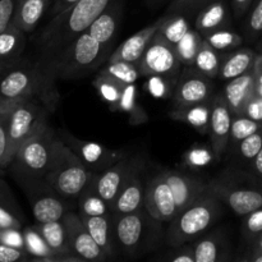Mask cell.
Segmentation results:
<instances>
[{
    "label": "cell",
    "mask_w": 262,
    "mask_h": 262,
    "mask_svg": "<svg viewBox=\"0 0 262 262\" xmlns=\"http://www.w3.org/2000/svg\"><path fill=\"white\" fill-rule=\"evenodd\" d=\"M164 18H165V15L155 20L152 25L147 26L143 30L138 31L137 33L130 36L110 55L109 61H129V63L137 64L140 59L142 58L150 41L152 40L155 33L160 28L161 23L164 22Z\"/></svg>",
    "instance_id": "obj_19"
},
{
    "label": "cell",
    "mask_w": 262,
    "mask_h": 262,
    "mask_svg": "<svg viewBox=\"0 0 262 262\" xmlns=\"http://www.w3.org/2000/svg\"><path fill=\"white\" fill-rule=\"evenodd\" d=\"M253 165H255V170L262 176V148L260 152L257 154V156L253 159Z\"/></svg>",
    "instance_id": "obj_56"
},
{
    "label": "cell",
    "mask_w": 262,
    "mask_h": 262,
    "mask_svg": "<svg viewBox=\"0 0 262 262\" xmlns=\"http://www.w3.org/2000/svg\"><path fill=\"white\" fill-rule=\"evenodd\" d=\"M28 260V252L25 248L13 247L0 241V262H17Z\"/></svg>",
    "instance_id": "obj_45"
},
{
    "label": "cell",
    "mask_w": 262,
    "mask_h": 262,
    "mask_svg": "<svg viewBox=\"0 0 262 262\" xmlns=\"http://www.w3.org/2000/svg\"><path fill=\"white\" fill-rule=\"evenodd\" d=\"M239 154L247 160H253L262 148V128L238 143Z\"/></svg>",
    "instance_id": "obj_42"
},
{
    "label": "cell",
    "mask_w": 262,
    "mask_h": 262,
    "mask_svg": "<svg viewBox=\"0 0 262 262\" xmlns=\"http://www.w3.org/2000/svg\"><path fill=\"white\" fill-rule=\"evenodd\" d=\"M68 136V143L67 145L82 159L86 165H100V166H112L113 163L115 160L114 154L112 151L106 150L105 147L99 145H95V143H84L81 142L79 140L74 138L72 135H67ZM89 168V166H87Z\"/></svg>",
    "instance_id": "obj_27"
},
{
    "label": "cell",
    "mask_w": 262,
    "mask_h": 262,
    "mask_svg": "<svg viewBox=\"0 0 262 262\" xmlns=\"http://www.w3.org/2000/svg\"><path fill=\"white\" fill-rule=\"evenodd\" d=\"M163 174L173 191L179 212L187 209L189 205L193 204L196 200L209 191V183H205L201 179L184 176L178 171H163Z\"/></svg>",
    "instance_id": "obj_18"
},
{
    "label": "cell",
    "mask_w": 262,
    "mask_h": 262,
    "mask_svg": "<svg viewBox=\"0 0 262 262\" xmlns=\"http://www.w3.org/2000/svg\"><path fill=\"white\" fill-rule=\"evenodd\" d=\"M109 45L101 43L89 32L82 33L71 45L48 61L38 60L55 79H76L91 73L105 60Z\"/></svg>",
    "instance_id": "obj_3"
},
{
    "label": "cell",
    "mask_w": 262,
    "mask_h": 262,
    "mask_svg": "<svg viewBox=\"0 0 262 262\" xmlns=\"http://www.w3.org/2000/svg\"><path fill=\"white\" fill-rule=\"evenodd\" d=\"M26 48V32L18 28L14 23L0 33V73L17 63Z\"/></svg>",
    "instance_id": "obj_22"
},
{
    "label": "cell",
    "mask_w": 262,
    "mask_h": 262,
    "mask_svg": "<svg viewBox=\"0 0 262 262\" xmlns=\"http://www.w3.org/2000/svg\"><path fill=\"white\" fill-rule=\"evenodd\" d=\"M0 229H20V220L3 206H0Z\"/></svg>",
    "instance_id": "obj_50"
},
{
    "label": "cell",
    "mask_w": 262,
    "mask_h": 262,
    "mask_svg": "<svg viewBox=\"0 0 262 262\" xmlns=\"http://www.w3.org/2000/svg\"><path fill=\"white\" fill-rule=\"evenodd\" d=\"M209 191L241 216L262 209V191L258 189L237 188L214 181L209 183Z\"/></svg>",
    "instance_id": "obj_14"
},
{
    "label": "cell",
    "mask_w": 262,
    "mask_h": 262,
    "mask_svg": "<svg viewBox=\"0 0 262 262\" xmlns=\"http://www.w3.org/2000/svg\"><path fill=\"white\" fill-rule=\"evenodd\" d=\"M101 73L125 84H133L137 81L138 76H141L137 64L129 61H109Z\"/></svg>",
    "instance_id": "obj_36"
},
{
    "label": "cell",
    "mask_w": 262,
    "mask_h": 262,
    "mask_svg": "<svg viewBox=\"0 0 262 262\" xmlns=\"http://www.w3.org/2000/svg\"><path fill=\"white\" fill-rule=\"evenodd\" d=\"M193 66L196 67L197 71L204 73L209 78H214V77H217V74H219L220 66H222L220 55L217 54L216 49L210 45V42L206 38H204L201 46H200Z\"/></svg>",
    "instance_id": "obj_32"
},
{
    "label": "cell",
    "mask_w": 262,
    "mask_h": 262,
    "mask_svg": "<svg viewBox=\"0 0 262 262\" xmlns=\"http://www.w3.org/2000/svg\"><path fill=\"white\" fill-rule=\"evenodd\" d=\"M243 114L250 117L251 119L262 123V95L256 91V94L251 97L250 101L246 105Z\"/></svg>",
    "instance_id": "obj_47"
},
{
    "label": "cell",
    "mask_w": 262,
    "mask_h": 262,
    "mask_svg": "<svg viewBox=\"0 0 262 262\" xmlns=\"http://www.w3.org/2000/svg\"><path fill=\"white\" fill-rule=\"evenodd\" d=\"M0 96L12 100L37 99L50 112L59 102L55 79L40 60L20 58L0 73Z\"/></svg>",
    "instance_id": "obj_2"
},
{
    "label": "cell",
    "mask_w": 262,
    "mask_h": 262,
    "mask_svg": "<svg viewBox=\"0 0 262 262\" xmlns=\"http://www.w3.org/2000/svg\"><path fill=\"white\" fill-rule=\"evenodd\" d=\"M171 262H194V253L192 246H179L169 257Z\"/></svg>",
    "instance_id": "obj_51"
},
{
    "label": "cell",
    "mask_w": 262,
    "mask_h": 262,
    "mask_svg": "<svg viewBox=\"0 0 262 262\" xmlns=\"http://www.w3.org/2000/svg\"><path fill=\"white\" fill-rule=\"evenodd\" d=\"M120 17H122V5L114 0L101 13V15H99L95 19L91 27L87 30V32L101 43L109 45L110 41L114 38L115 32H117L118 23H119Z\"/></svg>",
    "instance_id": "obj_23"
},
{
    "label": "cell",
    "mask_w": 262,
    "mask_h": 262,
    "mask_svg": "<svg viewBox=\"0 0 262 262\" xmlns=\"http://www.w3.org/2000/svg\"><path fill=\"white\" fill-rule=\"evenodd\" d=\"M81 215V214H79ZM87 230L95 242L101 247L107 258L114 256L115 253V234H114V220L112 214L109 215H97V216H90V215H81Z\"/></svg>",
    "instance_id": "obj_21"
},
{
    "label": "cell",
    "mask_w": 262,
    "mask_h": 262,
    "mask_svg": "<svg viewBox=\"0 0 262 262\" xmlns=\"http://www.w3.org/2000/svg\"><path fill=\"white\" fill-rule=\"evenodd\" d=\"M253 252H262V233L257 237V242H256V247Z\"/></svg>",
    "instance_id": "obj_57"
},
{
    "label": "cell",
    "mask_w": 262,
    "mask_h": 262,
    "mask_svg": "<svg viewBox=\"0 0 262 262\" xmlns=\"http://www.w3.org/2000/svg\"><path fill=\"white\" fill-rule=\"evenodd\" d=\"M210 115L211 104H205V101L192 105H181L170 113L173 119L192 125L200 133H209Z\"/></svg>",
    "instance_id": "obj_28"
},
{
    "label": "cell",
    "mask_w": 262,
    "mask_h": 262,
    "mask_svg": "<svg viewBox=\"0 0 262 262\" xmlns=\"http://www.w3.org/2000/svg\"><path fill=\"white\" fill-rule=\"evenodd\" d=\"M23 101H25V100H12L0 96V115L10 113L15 106H18V105Z\"/></svg>",
    "instance_id": "obj_54"
},
{
    "label": "cell",
    "mask_w": 262,
    "mask_h": 262,
    "mask_svg": "<svg viewBox=\"0 0 262 262\" xmlns=\"http://www.w3.org/2000/svg\"><path fill=\"white\" fill-rule=\"evenodd\" d=\"M51 0H18L13 23L26 33L35 30Z\"/></svg>",
    "instance_id": "obj_26"
},
{
    "label": "cell",
    "mask_w": 262,
    "mask_h": 262,
    "mask_svg": "<svg viewBox=\"0 0 262 262\" xmlns=\"http://www.w3.org/2000/svg\"><path fill=\"white\" fill-rule=\"evenodd\" d=\"M35 229L43 238L49 248L53 251L54 256H66L69 255V253H73L72 252L71 243H69L66 227L63 224V220L41 223V224L37 223Z\"/></svg>",
    "instance_id": "obj_25"
},
{
    "label": "cell",
    "mask_w": 262,
    "mask_h": 262,
    "mask_svg": "<svg viewBox=\"0 0 262 262\" xmlns=\"http://www.w3.org/2000/svg\"><path fill=\"white\" fill-rule=\"evenodd\" d=\"M209 2H211V0H170L165 15L189 13L197 8L205 7Z\"/></svg>",
    "instance_id": "obj_43"
},
{
    "label": "cell",
    "mask_w": 262,
    "mask_h": 262,
    "mask_svg": "<svg viewBox=\"0 0 262 262\" xmlns=\"http://www.w3.org/2000/svg\"><path fill=\"white\" fill-rule=\"evenodd\" d=\"M0 206L5 207V209H8L9 211H12L13 214H18V206L17 204H15V200L14 197H13L12 192H10L9 187L7 186V183H5L3 179H0Z\"/></svg>",
    "instance_id": "obj_49"
},
{
    "label": "cell",
    "mask_w": 262,
    "mask_h": 262,
    "mask_svg": "<svg viewBox=\"0 0 262 262\" xmlns=\"http://www.w3.org/2000/svg\"><path fill=\"white\" fill-rule=\"evenodd\" d=\"M140 165H142V160L136 158L120 159L101 174H97L95 179V188L101 199L106 202L109 209L128 177Z\"/></svg>",
    "instance_id": "obj_13"
},
{
    "label": "cell",
    "mask_w": 262,
    "mask_h": 262,
    "mask_svg": "<svg viewBox=\"0 0 262 262\" xmlns=\"http://www.w3.org/2000/svg\"><path fill=\"white\" fill-rule=\"evenodd\" d=\"M94 84L96 86V89L99 90L102 99L106 100V101L109 102L112 109L117 105V102L119 101L120 96H122L123 94V90H124L125 87V83L115 81V79L110 78L109 76L101 73V72L99 73L97 78L95 79Z\"/></svg>",
    "instance_id": "obj_38"
},
{
    "label": "cell",
    "mask_w": 262,
    "mask_h": 262,
    "mask_svg": "<svg viewBox=\"0 0 262 262\" xmlns=\"http://www.w3.org/2000/svg\"><path fill=\"white\" fill-rule=\"evenodd\" d=\"M112 110H120V112L128 113L130 122L133 124L146 122V119H147L145 112L138 106L137 101H136V89L133 84H125L119 101Z\"/></svg>",
    "instance_id": "obj_34"
},
{
    "label": "cell",
    "mask_w": 262,
    "mask_h": 262,
    "mask_svg": "<svg viewBox=\"0 0 262 262\" xmlns=\"http://www.w3.org/2000/svg\"><path fill=\"white\" fill-rule=\"evenodd\" d=\"M9 114L0 115V166L5 169L12 164L9 146Z\"/></svg>",
    "instance_id": "obj_41"
},
{
    "label": "cell",
    "mask_w": 262,
    "mask_h": 262,
    "mask_svg": "<svg viewBox=\"0 0 262 262\" xmlns=\"http://www.w3.org/2000/svg\"><path fill=\"white\" fill-rule=\"evenodd\" d=\"M250 260L253 262H262V252H252Z\"/></svg>",
    "instance_id": "obj_58"
},
{
    "label": "cell",
    "mask_w": 262,
    "mask_h": 262,
    "mask_svg": "<svg viewBox=\"0 0 262 262\" xmlns=\"http://www.w3.org/2000/svg\"><path fill=\"white\" fill-rule=\"evenodd\" d=\"M50 110L37 99H27L20 102L9 114L10 155L14 159L19 146L30 138L41 125L48 123Z\"/></svg>",
    "instance_id": "obj_10"
},
{
    "label": "cell",
    "mask_w": 262,
    "mask_h": 262,
    "mask_svg": "<svg viewBox=\"0 0 262 262\" xmlns=\"http://www.w3.org/2000/svg\"><path fill=\"white\" fill-rule=\"evenodd\" d=\"M252 3V0H232L233 8H234V12L237 17H241L246 10L248 9L250 4Z\"/></svg>",
    "instance_id": "obj_55"
},
{
    "label": "cell",
    "mask_w": 262,
    "mask_h": 262,
    "mask_svg": "<svg viewBox=\"0 0 262 262\" xmlns=\"http://www.w3.org/2000/svg\"><path fill=\"white\" fill-rule=\"evenodd\" d=\"M164 2H166V0H148V4L152 5V7H156V5L161 4Z\"/></svg>",
    "instance_id": "obj_59"
},
{
    "label": "cell",
    "mask_w": 262,
    "mask_h": 262,
    "mask_svg": "<svg viewBox=\"0 0 262 262\" xmlns=\"http://www.w3.org/2000/svg\"><path fill=\"white\" fill-rule=\"evenodd\" d=\"M63 224L68 234L69 243L73 255L81 257L83 261H105L107 256L95 242L92 235L87 230L81 215L68 211L63 216Z\"/></svg>",
    "instance_id": "obj_12"
},
{
    "label": "cell",
    "mask_w": 262,
    "mask_h": 262,
    "mask_svg": "<svg viewBox=\"0 0 262 262\" xmlns=\"http://www.w3.org/2000/svg\"><path fill=\"white\" fill-rule=\"evenodd\" d=\"M257 92L260 95H262V83H258L257 84Z\"/></svg>",
    "instance_id": "obj_60"
},
{
    "label": "cell",
    "mask_w": 262,
    "mask_h": 262,
    "mask_svg": "<svg viewBox=\"0 0 262 262\" xmlns=\"http://www.w3.org/2000/svg\"><path fill=\"white\" fill-rule=\"evenodd\" d=\"M115 243L129 257H138L154 250L161 235V222L145 207L130 214L113 216Z\"/></svg>",
    "instance_id": "obj_5"
},
{
    "label": "cell",
    "mask_w": 262,
    "mask_h": 262,
    "mask_svg": "<svg viewBox=\"0 0 262 262\" xmlns=\"http://www.w3.org/2000/svg\"><path fill=\"white\" fill-rule=\"evenodd\" d=\"M18 0H0V33L4 32L13 22Z\"/></svg>",
    "instance_id": "obj_46"
},
{
    "label": "cell",
    "mask_w": 262,
    "mask_h": 262,
    "mask_svg": "<svg viewBox=\"0 0 262 262\" xmlns=\"http://www.w3.org/2000/svg\"><path fill=\"white\" fill-rule=\"evenodd\" d=\"M97 174H95L91 183L86 187L83 192L78 196V209L81 215H90V216H97V215H109V206L106 202L101 199L95 188V179Z\"/></svg>",
    "instance_id": "obj_30"
},
{
    "label": "cell",
    "mask_w": 262,
    "mask_h": 262,
    "mask_svg": "<svg viewBox=\"0 0 262 262\" xmlns=\"http://www.w3.org/2000/svg\"><path fill=\"white\" fill-rule=\"evenodd\" d=\"M204 36L199 32L197 30H189L183 37L179 40V42L176 45L177 54L183 64H193L194 59H196L199 49L201 46L202 41H204Z\"/></svg>",
    "instance_id": "obj_33"
},
{
    "label": "cell",
    "mask_w": 262,
    "mask_h": 262,
    "mask_svg": "<svg viewBox=\"0 0 262 262\" xmlns=\"http://www.w3.org/2000/svg\"><path fill=\"white\" fill-rule=\"evenodd\" d=\"M165 15V14H164ZM191 30L188 22L183 14H170L165 15L164 22L161 23L159 32L170 41L173 45H177L182 37Z\"/></svg>",
    "instance_id": "obj_35"
},
{
    "label": "cell",
    "mask_w": 262,
    "mask_h": 262,
    "mask_svg": "<svg viewBox=\"0 0 262 262\" xmlns=\"http://www.w3.org/2000/svg\"><path fill=\"white\" fill-rule=\"evenodd\" d=\"M114 0H79L73 7L51 18L38 37L40 60L58 55L77 37L86 32Z\"/></svg>",
    "instance_id": "obj_1"
},
{
    "label": "cell",
    "mask_w": 262,
    "mask_h": 262,
    "mask_svg": "<svg viewBox=\"0 0 262 262\" xmlns=\"http://www.w3.org/2000/svg\"><path fill=\"white\" fill-rule=\"evenodd\" d=\"M262 128V123L251 119L245 114H234L232 118V127H230L229 142L233 145H238L242 140L248 136L253 135Z\"/></svg>",
    "instance_id": "obj_37"
},
{
    "label": "cell",
    "mask_w": 262,
    "mask_h": 262,
    "mask_svg": "<svg viewBox=\"0 0 262 262\" xmlns=\"http://www.w3.org/2000/svg\"><path fill=\"white\" fill-rule=\"evenodd\" d=\"M256 55L252 50L243 49V50L235 51L220 66V71L217 77L224 81H230L233 78L242 76L246 72L251 71L255 64Z\"/></svg>",
    "instance_id": "obj_29"
},
{
    "label": "cell",
    "mask_w": 262,
    "mask_h": 262,
    "mask_svg": "<svg viewBox=\"0 0 262 262\" xmlns=\"http://www.w3.org/2000/svg\"><path fill=\"white\" fill-rule=\"evenodd\" d=\"M95 174L63 140L55 138L50 168L43 179L59 194L66 199L78 197L91 183Z\"/></svg>",
    "instance_id": "obj_4"
},
{
    "label": "cell",
    "mask_w": 262,
    "mask_h": 262,
    "mask_svg": "<svg viewBox=\"0 0 262 262\" xmlns=\"http://www.w3.org/2000/svg\"><path fill=\"white\" fill-rule=\"evenodd\" d=\"M30 200L33 216L37 223L61 220L69 211L66 197L59 194L45 179H19Z\"/></svg>",
    "instance_id": "obj_9"
},
{
    "label": "cell",
    "mask_w": 262,
    "mask_h": 262,
    "mask_svg": "<svg viewBox=\"0 0 262 262\" xmlns=\"http://www.w3.org/2000/svg\"><path fill=\"white\" fill-rule=\"evenodd\" d=\"M141 174H142V165L138 166L124 182L110 207L112 216L130 214L145 207L146 184L143 183Z\"/></svg>",
    "instance_id": "obj_16"
},
{
    "label": "cell",
    "mask_w": 262,
    "mask_h": 262,
    "mask_svg": "<svg viewBox=\"0 0 262 262\" xmlns=\"http://www.w3.org/2000/svg\"><path fill=\"white\" fill-rule=\"evenodd\" d=\"M212 84L209 77L200 71H187L179 77L176 83L174 100L177 105H192L209 100Z\"/></svg>",
    "instance_id": "obj_17"
},
{
    "label": "cell",
    "mask_w": 262,
    "mask_h": 262,
    "mask_svg": "<svg viewBox=\"0 0 262 262\" xmlns=\"http://www.w3.org/2000/svg\"><path fill=\"white\" fill-rule=\"evenodd\" d=\"M3 174H4V169H3L2 166H0V177H2Z\"/></svg>",
    "instance_id": "obj_61"
},
{
    "label": "cell",
    "mask_w": 262,
    "mask_h": 262,
    "mask_svg": "<svg viewBox=\"0 0 262 262\" xmlns=\"http://www.w3.org/2000/svg\"><path fill=\"white\" fill-rule=\"evenodd\" d=\"M250 31L252 33H258L262 31V0H258L250 17Z\"/></svg>",
    "instance_id": "obj_52"
},
{
    "label": "cell",
    "mask_w": 262,
    "mask_h": 262,
    "mask_svg": "<svg viewBox=\"0 0 262 262\" xmlns=\"http://www.w3.org/2000/svg\"><path fill=\"white\" fill-rule=\"evenodd\" d=\"M222 205L223 202L212 192L202 194L171 220L166 234L168 245L173 248L179 247L205 232L222 215Z\"/></svg>",
    "instance_id": "obj_6"
},
{
    "label": "cell",
    "mask_w": 262,
    "mask_h": 262,
    "mask_svg": "<svg viewBox=\"0 0 262 262\" xmlns=\"http://www.w3.org/2000/svg\"><path fill=\"white\" fill-rule=\"evenodd\" d=\"M0 241L13 247L25 248V238L19 229H0Z\"/></svg>",
    "instance_id": "obj_48"
},
{
    "label": "cell",
    "mask_w": 262,
    "mask_h": 262,
    "mask_svg": "<svg viewBox=\"0 0 262 262\" xmlns=\"http://www.w3.org/2000/svg\"><path fill=\"white\" fill-rule=\"evenodd\" d=\"M243 233L248 238H257L262 233V209L256 210L251 214L246 215Z\"/></svg>",
    "instance_id": "obj_44"
},
{
    "label": "cell",
    "mask_w": 262,
    "mask_h": 262,
    "mask_svg": "<svg viewBox=\"0 0 262 262\" xmlns=\"http://www.w3.org/2000/svg\"><path fill=\"white\" fill-rule=\"evenodd\" d=\"M232 114L224 94H219L211 102V115H210L209 135L211 141L212 152L219 160L224 154L230 137L232 127Z\"/></svg>",
    "instance_id": "obj_15"
},
{
    "label": "cell",
    "mask_w": 262,
    "mask_h": 262,
    "mask_svg": "<svg viewBox=\"0 0 262 262\" xmlns=\"http://www.w3.org/2000/svg\"><path fill=\"white\" fill-rule=\"evenodd\" d=\"M145 209L159 222H171L179 214L173 191L163 171L146 182Z\"/></svg>",
    "instance_id": "obj_11"
},
{
    "label": "cell",
    "mask_w": 262,
    "mask_h": 262,
    "mask_svg": "<svg viewBox=\"0 0 262 262\" xmlns=\"http://www.w3.org/2000/svg\"><path fill=\"white\" fill-rule=\"evenodd\" d=\"M78 2L79 0H55L50 12L51 17H55V15H58L59 13L64 12V10H67L68 8L73 7V5Z\"/></svg>",
    "instance_id": "obj_53"
},
{
    "label": "cell",
    "mask_w": 262,
    "mask_h": 262,
    "mask_svg": "<svg viewBox=\"0 0 262 262\" xmlns=\"http://www.w3.org/2000/svg\"><path fill=\"white\" fill-rule=\"evenodd\" d=\"M194 262H217L225 258L224 242L217 235L202 238L193 246Z\"/></svg>",
    "instance_id": "obj_31"
},
{
    "label": "cell",
    "mask_w": 262,
    "mask_h": 262,
    "mask_svg": "<svg viewBox=\"0 0 262 262\" xmlns=\"http://www.w3.org/2000/svg\"><path fill=\"white\" fill-rule=\"evenodd\" d=\"M257 91V79L253 68L237 78L230 79L224 91V96L233 115L243 114L247 102Z\"/></svg>",
    "instance_id": "obj_20"
},
{
    "label": "cell",
    "mask_w": 262,
    "mask_h": 262,
    "mask_svg": "<svg viewBox=\"0 0 262 262\" xmlns=\"http://www.w3.org/2000/svg\"><path fill=\"white\" fill-rule=\"evenodd\" d=\"M207 41L210 45L214 46L216 50H225V49H233L237 48L242 43V37L234 32H230L227 30H217L207 35Z\"/></svg>",
    "instance_id": "obj_40"
},
{
    "label": "cell",
    "mask_w": 262,
    "mask_h": 262,
    "mask_svg": "<svg viewBox=\"0 0 262 262\" xmlns=\"http://www.w3.org/2000/svg\"><path fill=\"white\" fill-rule=\"evenodd\" d=\"M23 238H25V247L30 255L35 257H50L54 256L53 251L49 248L43 238L38 234L37 230L33 228H27L23 232Z\"/></svg>",
    "instance_id": "obj_39"
},
{
    "label": "cell",
    "mask_w": 262,
    "mask_h": 262,
    "mask_svg": "<svg viewBox=\"0 0 262 262\" xmlns=\"http://www.w3.org/2000/svg\"><path fill=\"white\" fill-rule=\"evenodd\" d=\"M227 5L222 0H211L202 8L196 18V30L204 37L211 32L222 30L223 26L228 22Z\"/></svg>",
    "instance_id": "obj_24"
},
{
    "label": "cell",
    "mask_w": 262,
    "mask_h": 262,
    "mask_svg": "<svg viewBox=\"0 0 262 262\" xmlns=\"http://www.w3.org/2000/svg\"><path fill=\"white\" fill-rule=\"evenodd\" d=\"M55 138L53 129L45 123L19 146L12 161L13 171L18 178H45L50 168Z\"/></svg>",
    "instance_id": "obj_7"
},
{
    "label": "cell",
    "mask_w": 262,
    "mask_h": 262,
    "mask_svg": "<svg viewBox=\"0 0 262 262\" xmlns=\"http://www.w3.org/2000/svg\"><path fill=\"white\" fill-rule=\"evenodd\" d=\"M181 64L176 45L166 40L158 30L137 66L141 76L161 77L176 84Z\"/></svg>",
    "instance_id": "obj_8"
}]
</instances>
